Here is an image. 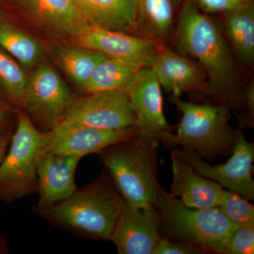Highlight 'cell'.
I'll return each mask as SVG.
<instances>
[{
    "label": "cell",
    "mask_w": 254,
    "mask_h": 254,
    "mask_svg": "<svg viewBox=\"0 0 254 254\" xmlns=\"http://www.w3.org/2000/svg\"><path fill=\"white\" fill-rule=\"evenodd\" d=\"M171 41L177 53L194 60L206 73L207 93L218 104L243 102L236 60L222 26L185 0Z\"/></svg>",
    "instance_id": "obj_1"
},
{
    "label": "cell",
    "mask_w": 254,
    "mask_h": 254,
    "mask_svg": "<svg viewBox=\"0 0 254 254\" xmlns=\"http://www.w3.org/2000/svg\"><path fill=\"white\" fill-rule=\"evenodd\" d=\"M125 202L103 177L41 212L51 221L82 235L110 240Z\"/></svg>",
    "instance_id": "obj_2"
},
{
    "label": "cell",
    "mask_w": 254,
    "mask_h": 254,
    "mask_svg": "<svg viewBox=\"0 0 254 254\" xmlns=\"http://www.w3.org/2000/svg\"><path fill=\"white\" fill-rule=\"evenodd\" d=\"M172 102L182 113L176 133H169L160 143L180 145L197 153L203 160H213L231 154L238 132L229 125L230 107L225 104H198L172 97Z\"/></svg>",
    "instance_id": "obj_3"
},
{
    "label": "cell",
    "mask_w": 254,
    "mask_h": 254,
    "mask_svg": "<svg viewBox=\"0 0 254 254\" xmlns=\"http://www.w3.org/2000/svg\"><path fill=\"white\" fill-rule=\"evenodd\" d=\"M158 146L143 141L138 134L103 151V163L115 186L131 206L156 208Z\"/></svg>",
    "instance_id": "obj_4"
},
{
    "label": "cell",
    "mask_w": 254,
    "mask_h": 254,
    "mask_svg": "<svg viewBox=\"0 0 254 254\" xmlns=\"http://www.w3.org/2000/svg\"><path fill=\"white\" fill-rule=\"evenodd\" d=\"M157 210L161 231L169 238L225 253L229 239L237 227L218 207L190 208L159 185Z\"/></svg>",
    "instance_id": "obj_5"
},
{
    "label": "cell",
    "mask_w": 254,
    "mask_h": 254,
    "mask_svg": "<svg viewBox=\"0 0 254 254\" xmlns=\"http://www.w3.org/2000/svg\"><path fill=\"white\" fill-rule=\"evenodd\" d=\"M49 141L50 131H40L27 114L18 112L11 146L0 163V200L12 201L37 190L38 161Z\"/></svg>",
    "instance_id": "obj_6"
},
{
    "label": "cell",
    "mask_w": 254,
    "mask_h": 254,
    "mask_svg": "<svg viewBox=\"0 0 254 254\" xmlns=\"http://www.w3.org/2000/svg\"><path fill=\"white\" fill-rule=\"evenodd\" d=\"M73 99L67 85L54 68L41 64L28 76L20 106L49 131L64 118Z\"/></svg>",
    "instance_id": "obj_7"
},
{
    "label": "cell",
    "mask_w": 254,
    "mask_h": 254,
    "mask_svg": "<svg viewBox=\"0 0 254 254\" xmlns=\"http://www.w3.org/2000/svg\"><path fill=\"white\" fill-rule=\"evenodd\" d=\"M173 152L190 164L201 176L247 199L254 200V182L252 178L254 144L247 141L240 132L235 138L231 158L225 164L210 165L197 153L183 148Z\"/></svg>",
    "instance_id": "obj_8"
},
{
    "label": "cell",
    "mask_w": 254,
    "mask_h": 254,
    "mask_svg": "<svg viewBox=\"0 0 254 254\" xmlns=\"http://www.w3.org/2000/svg\"><path fill=\"white\" fill-rule=\"evenodd\" d=\"M123 90L136 115L138 136L159 145L173 128L164 115L162 87L154 71L151 67L140 68Z\"/></svg>",
    "instance_id": "obj_9"
},
{
    "label": "cell",
    "mask_w": 254,
    "mask_h": 254,
    "mask_svg": "<svg viewBox=\"0 0 254 254\" xmlns=\"http://www.w3.org/2000/svg\"><path fill=\"white\" fill-rule=\"evenodd\" d=\"M64 118L102 129L137 127L136 115L123 90L95 92L73 98Z\"/></svg>",
    "instance_id": "obj_10"
},
{
    "label": "cell",
    "mask_w": 254,
    "mask_h": 254,
    "mask_svg": "<svg viewBox=\"0 0 254 254\" xmlns=\"http://www.w3.org/2000/svg\"><path fill=\"white\" fill-rule=\"evenodd\" d=\"M49 131L48 150L58 154L81 158L103 152L112 145L127 141L138 134L136 127L124 129H102L65 118Z\"/></svg>",
    "instance_id": "obj_11"
},
{
    "label": "cell",
    "mask_w": 254,
    "mask_h": 254,
    "mask_svg": "<svg viewBox=\"0 0 254 254\" xmlns=\"http://www.w3.org/2000/svg\"><path fill=\"white\" fill-rule=\"evenodd\" d=\"M76 39L82 47L140 67H151L164 44L131 33L92 25Z\"/></svg>",
    "instance_id": "obj_12"
},
{
    "label": "cell",
    "mask_w": 254,
    "mask_h": 254,
    "mask_svg": "<svg viewBox=\"0 0 254 254\" xmlns=\"http://www.w3.org/2000/svg\"><path fill=\"white\" fill-rule=\"evenodd\" d=\"M161 238L157 208H136L125 202L110 240L120 254H153Z\"/></svg>",
    "instance_id": "obj_13"
},
{
    "label": "cell",
    "mask_w": 254,
    "mask_h": 254,
    "mask_svg": "<svg viewBox=\"0 0 254 254\" xmlns=\"http://www.w3.org/2000/svg\"><path fill=\"white\" fill-rule=\"evenodd\" d=\"M160 86L173 96L206 95V73L194 60L162 45L151 66Z\"/></svg>",
    "instance_id": "obj_14"
},
{
    "label": "cell",
    "mask_w": 254,
    "mask_h": 254,
    "mask_svg": "<svg viewBox=\"0 0 254 254\" xmlns=\"http://www.w3.org/2000/svg\"><path fill=\"white\" fill-rule=\"evenodd\" d=\"M81 157L47 149L38 164V208L43 210L68 198L76 190L75 174Z\"/></svg>",
    "instance_id": "obj_15"
},
{
    "label": "cell",
    "mask_w": 254,
    "mask_h": 254,
    "mask_svg": "<svg viewBox=\"0 0 254 254\" xmlns=\"http://www.w3.org/2000/svg\"><path fill=\"white\" fill-rule=\"evenodd\" d=\"M26 14L40 27L76 38L89 23L73 0H18Z\"/></svg>",
    "instance_id": "obj_16"
},
{
    "label": "cell",
    "mask_w": 254,
    "mask_h": 254,
    "mask_svg": "<svg viewBox=\"0 0 254 254\" xmlns=\"http://www.w3.org/2000/svg\"><path fill=\"white\" fill-rule=\"evenodd\" d=\"M173 182L170 192L180 197L184 204L190 208H207L218 207L224 190L219 184L196 173L183 159L171 154Z\"/></svg>",
    "instance_id": "obj_17"
},
{
    "label": "cell",
    "mask_w": 254,
    "mask_h": 254,
    "mask_svg": "<svg viewBox=\"0 0 254 254\" xmlns=\"http://www.w3.org/2000/svg\"><path fill=\"white\" fill-rule=\"evenodd\" d=\"M185 0H138L131 34L166 44L173 36Z\"/></svg>",
    "instance_id": "obj_18"
},
{
    "label": "cell",
    "mask_w": 254,
    "mask_h": 254,
    "mask_svg": "<svg viewBox=\"0 0 254 254\" xmlns=\"http://www.w3.org/2000/svg\"><path fill=\"white\" fill-rule=\"evenodd\" d=\"M92 26L131 33L138 0H73Z\"/></svg>",
    "instance_id": "obj_19"
},
{
    "label": "cell",
    "mask_w": 254,
    "mask_h": 254,
    "mask_svg": "<svg viewBox=\"0 0 254 254\" xmlns=\"http://www.w3.org/2000/svg\"><path fill=\"white\" fill-rule=\"evenodd\" d=\"M224 33L234 55L241 63L252 67L254 63V2L223 13Z\"/></svg>",
    "instance_id": "obj_20"
},
{
    "label": "cell",
    "mask_w": 254,
    "mask_h": 254,
    "mask_svg": "<svg viewBox=\"0 0 254 254\" xmlns=\"http://www.w3.org/2000/svg\"><path fill=\"white\" fill-rule=\"evenodd\" d=\"M0 48L14 58L25 70L41 63L44 48L34 36L0 12Z\"/></svg>",
    "instance_id": "obj_21"
},
{
    "label": "cell",
    "mask_w": 254,
    "mask_h": 254,
    "mask_svg": "<svg viewBox=\"0 0 254 254\" xmlns=\"http://www.w3.org/2000/svg\"><path fill=\"white\" fill-rule=\"evenodd\" d=\"M54 54L68 77L81 89L95 67L108 58L99 52L84 47L57 46Z\"/></svg>",
    "instance_id": "obj_22"
},
{
    "label": "cell",
    "mask_w": 254,
    "mask_h": 254,
    "mask_svg": "<svg viewBox=\"0 0 254 254\" xmlns=\"http://www.w3.org/2000/svg\"><path fill=\"white\" fill-rule=\"evenodd\" d=\"M141 68L143 67L122 60L107 58L95 67L82 90L88 93L123 90Z\"/></svg>",
    "instance_id": "obj_23"
},
{
    "label": "cell",
    "mask_w": 254,
    "mask_h": 254,
    "mask_svg": "<svg viewBox=\"0 0 254 254\" xmlns=\"http://www.w3.org/2000/svg\"><path fill=\"white\" fill-rule=\"evenodd\" d=\"M28 80L22 66L0 48V94L12 104L21 105Z\"/></svg>",
    "instance_id": "obj_24"
},
{
    "label": "cell",
    "mask_w": 254,
    "mask_h": 254,
    "mask_svg": "<svg viewBox=\"0 0 254 254\" xmlns=\"http://www.w3.org/2000/svg\"><path fill=\"white\" fill-rule=\"evenodd\" d=\"M249 200L235 192L224 190L218 208L237 226L254 225V207Z\"/></svg>",
    "instance_id": "obj_25"
},
{
    "label": "cell",
    "mask_w": 254,
    "mask_h": 254,
    "mask_svg": "<svg viewBox=\"0 0 254 254\" xmlns=\"http://www.w3.org/2000/svg\"><path fill=\"white\" fill-rule=\"evenodd\" d=\"M254 225L237 226L225 247V254H253Z\"/></svg>",
    "instance_id": "obj_26"
},
{
    "label": "cell",
    "mask_w": 254,
    "mask_h": 254,
    "mask_svg": "<svg viewBox=\"0 0 254 254\" xmlns=\"http://www.w3.org/2000/svg\"><path fill=\"white\" fill-rule=\"evenodd\" d=\"M193 4L207 14L226 12L249 4L253 0H191Z\"/></svg>",
    "instance_id": "obj_27"
},
{
    "label": "cell",
    "mask_w": 254,
    "mask_h": 254,
    "mask_svg": "<svg viewBox=\"0 0 254 254\" xmlns=\"http://www.w3.org/2000/svg\"><path fill=\"white\" fill-rule=\"evenodd\" d=\"M207 252L198 246L179 241L171 242L162 237L153 254H202Z\"/></svg>",
    "instance_id": "obj_28"
},
{
    "label": "cell",
    "mask_w": 254,
    "mask_h": 254,
    "mask_svg": "<svg viewBox=\"0 0 254 254\" xmlns=\"http://www.w3.org/2000/svg\"><path fill=\"white\" fill-rule=\"evenodd\" d=\"M11 118V110L7 105L0 100V134L9 132L7 127Z\"/></svg>",
    "instance_id": "obj_29"
},
{
    "label": "cell",
    "mask_w": 254,
    "mask_h": 254,
    "mask_svg": "<svg viewBox=\"0 0 254 254\" xmlns=\"http://www.w3.org/2000/svg\"><path fill=\"white\" fill-rule=\"evenodd\" d=\"M10 138H11V133L9 132L0 134V163H1L6 154V148L9 144Z\"/></svg>",
    "instance_id": "obj_30"
},
{
    "label": "cell",
    "mask_w": 254,
    "mask_h": 254,
    "mask_svg": "<svg viewBox=\"0 0 254 254\" xmlns=\"http://www.w3.org/2000/svg\"><path fill=\"white\" fill-rule=\"evenodd\" d=\"M6 251L7 250H6V245H5L4 240L0 238V254L6 253Z\"/></svg>",
    "instance_id": "obj_31"
}]
</instances>
